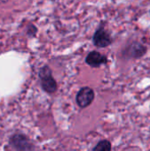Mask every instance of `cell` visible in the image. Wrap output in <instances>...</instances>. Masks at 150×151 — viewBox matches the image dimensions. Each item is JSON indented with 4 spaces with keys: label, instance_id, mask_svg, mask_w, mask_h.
Masks as SVG:
<instances>
[{
    "label": "cell",
    "instance_id": "obj_9",
    "mask_svg": "<svg viewBox=\"0 0 150 151\" xmlns=\"http://www.w3.org/2000/svg\"><path fill=\"white\" fill-rule=\"evenodd\" d=\"M9 0H0V4H5V3H7Z\"/></svg>",
    "mask_w": 150,
    "mask_h": 151
},
{
    "label": "cell",
    "instance_id": "obj_6",
    "mask_svg": "<svg viewBox=\"0 0 150 151\" xmlns=\"http://www.w3.org/2000/svg\"><path fill=\"white\" fill-rule=\"evenodd\" d=\"M85 61L91 67L97 68V67H100L103 65L107 64L108 58L105 55L100 53L99 51L93 50V51H90L88 54V56L85 58Z\"/></svg>",
    "mask_w": 150,
    "mask_h": 151
},
{
    "label": "cell",
    "instance_id": "obj_7",
    "mask_svg": "<svg viewBox=\"0 0 150 151\" xmlns=\"http://www.w3.org/2000/svg\"><path fill=\"white\" fill-rule=\"evenodd\" d=\"M93 151H111V143L107 140L101 141L93 149Z\"/></svg>",
    "mask_w": 150,
    "mask_h": 151
},
{
    "label": "cell",
    "instance_id": "obj_5",
    "mask_svg": "<svg viewBox=\"0 0 150 151\" xmlns=\"http://www.w3.org/2000/svg\"><path fill=\"white\" fill-rule=\"evenodd\" d=\"M94 98V90L89 87H84L79 90L76 96V102L80 108H86L93 103Z\"/></svg>",
    "mask_w": 150,
    "mask_h": 151
},
{
    "label": "cell",
    "instance_id": "obj_3",
    "mask_svg": "<svg viewBox=\"0 0 150 151\" xmlns=\"http://www.w3.org/2000/svg\"><path fill=\"white\" fill-rule=\"evenodd\" d=\"M147 46L139 41H133L127 44L123 51V56L128 58H141L147 53Z\"/></svg>",
    "mask_w": 150,
    "mask_h": 151
},
{
    "label": "cell",
    "instance_id": "obj_1",
    "mask_svg": "<svg viewBox=\"0 0 150 151\" xmlns=\"http://www.w3.org/2000/svg\"><path fill=\"white\" fill-rule=\"evenodd\" d=\"M39 78L41 81V86L45 92L49 94H52L57 91V82L52 76L51 69L48 65H44L40 69Z\"/></svg>",
    "mask_w": 150,
    "mask_h": 151
},
{
    "label": "cell",
    "instance_id": "obj_8",
    "mask_svg": "<svg viewBox=\"0 0 150 151\" xmlns=\"http://www.w3.org/2000/svg\"><path fill=\"white\" fill-rule=\"evenodd\" d=\"M37 33V28L34 25H29V27H27V35L29 36H34L35 34Z\"/></svg>",
    "mask_w": 150,
    "mask_h": 151
},
{
    "label": "cell",
    "instance_id": "obj_10",
    "mask_svg": "<svg viewBox=\"0 0 150 151\" xmlns=\"http://www.w3.org/2000/svg\"><path fill=\"white\" fill-rule=\"evenodd\" d=\"M149 13H150V11H149Z\"/></svg>",
    "mask_w": 150,
    "mask_h": 151
},
{
    "label": "cell",
    "instance_id": "obj_4",
    "mask_svg": "<svg viewBox=\"0 0 150 151\" xmlns=\"http://www.w3.org/2000/svg\"><path fill=\"white\" fill-rule=\"evenodd\" d=\"M11 145L17 151H34V147L27 136L22 134H15L10 139Z\"/></svg>",
    "mask_w": 150,
    "mask_h": 151
},
{
    "label": "cell",
    "instance_id": "obj_2",
    "mask_svg": "<svg viewBox=\"0 0 150 151\" xmlns=\"http://www.w3.org/2000/svg\"><path fill=\"white\" fill-rule=\"evenodd\" d=\"M93 43L97 48H106L112 43V37L111 33L104 28L103 25H100L95 30L93 35Z\"/></svg>",
    "mask_w": 150,
    "mask_h": 151
}]
</instances>
